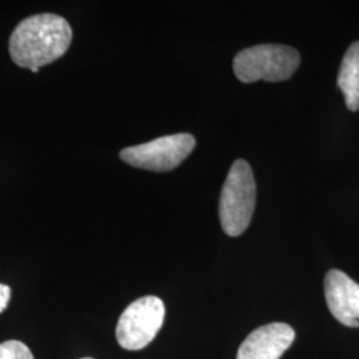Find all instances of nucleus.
<instances>
[{"instance_id": "f257e3e1", "label": "nucleus", "mask_w": 359, "mask_h": 359, "mask_svg": "<svg viewBox=\"0 0 359 359\" xmlns=\"http://www.w3.org/2000/svg\"><path fill=\"white\" fill-rule=\"evenodd\" d=\"M72 41V28L55 13L28 16L13 29L10 55L19 67L40 69L65 55Z\"/></svg>"}, {"instance_id": "f03ea898", "label": "nucleus", "mask_w": 359, "mask_h": 359, "mask_svg": "<svg viewBox=\"0 0 359 359\" xmlns=\"http://www.w3.org/2000/svg\"><path fill=\"white\" fill-rule=\"evenodd\" d=\"M257 187L253 170L245 160H236L219 197V221L224 231L241 236L249 226L256 208Z\"/></svg>"}, {"instance_id": "7ed1b4c3", "label": "nucleus", "mask_w": 359, "mask_h": 359, "mask_svg": "<svg viewBox=\"0 0 359 359\" xmlns=\"http://www.w3.org/2000/svg\"><path fill=\"white\" fill-rule=\"evenodd\" d=\"M299 52L283 44H261L238 52L233 62L234 75L243 83L283 81L297 71Z\"/></svg>"}, {"instance_id": "20e7f679", "label": "nucleus", "mask_w": 359, "mask_h": 359, "mask_svg": "<svg viewBox=\"0 0 359 359\" xmlns=\"http://www.w3.org/2000/svg\"><path fill=\"white\" fill-rule=\"evenodd\" d=\"M165 318L164 302L154 295H147L132 302L120 316L116 326L118 345L137 351L148 346L161 330Z\"/></svg>"}, {"instance_id": "39448f33", "label": "nucleus", "mask_w": 359, "mask_h": 359, "mask_svg": "<svg viewBox=\"0 0 359 359\" xmlns=\"http://www.w3.org/2000/svg\"><path fill=\"white\" fill-rule=\"evenodd\" d=\"M196 140L189 133H177L156 139L154 142L129 147L120 152L124 163L133 168L169 172L192 154Z\"/></svg>"}, {"instance_id": "423d86ee", "label": "nucleus", "mask_w": 359, "mask_h": 359, "mask_svg": "<svg viewBox=\"0 0 359 359\" xmlns=\"http://www.w3.org/2000/svg\"><path fill=\"white\" fill-rule=\"evenodd\" d=\"M326 304L334 318L347 327L359 326V283L346 273L332 269L325 277Z\"/></svg>"}, {"instance_id": "0eeeda50", "label": "nucleus", "mask_w": 359, "mask_h": 359, "mask_svg": "<svg viewBox=\"0 0 359 359\" xmlns=\"http://www.w3.org/2000/svg\"><path fill=\"white\" fill-rule=\"evenodd\" d=\"M294 338V329L286 323L264 325L245 338L237 359H280Z\"/></svg>"}, {"instance_id": "6e6552de", "label": "nucleus", "mask_w": 359, "mask_h": 359, "mask_svg": "<svg viewBox=\"0 0 359 359\" xmlns=\"http://www.w3.org/2000/svg\"><path fill=\"white\" fill-rule=\"evenodd\" d=\"M338 87L345 96L346 107L355 112L359 109V41L347 50L338 74Z\"/></svg>"}, {"instance_id": "1a4fd4ad", "label": "nucleus", "mask_w": 359, "mask_h": 359, "mask_svg": "<svg viewBox=\"0 0 359 359\" xmlns=\"http://www.w3.org/2000/svg\"><path fill=\"white\" fill-rule=\"evenodd\" d=\"M0 359H35L29 347L20 341H6L0 344Z\"/></svg>"}, {"instance_id": "9d476101", "label": "nucleus", "mask_w": 359, "mask_h": 359, "mask_svg": "<svg viewBox=\"0 0 359 359\" xmlns=\"http://www.w3.org/2000/svg\"><path fill=\"white\" fill-rule=\"evenodd\" d=\"M11 299V289L7 285L0 283V313H3Z\"/></svg>"}, {"instance_id": "9b49d317", "label": "nucleus", "mask_w": 359, "mask_h": 359, "mask_svg": "<svg viewBox=\"0 0 359 359\" xmlns=\"http://www.w3.org/2000/svg\"><path fill=\"white\" fill-rule=\"evenodd\" d=\"M81 359H93V358H81Z\"/></svg>"}]
</instances>
